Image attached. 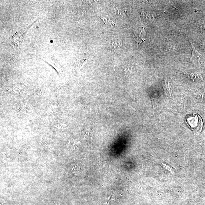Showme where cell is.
Instances as JSON below:
<instances>
[{
  "label": "cell",
  "mask_w": 205,
  "mask_h": 205,
  "mask_svg": "<svg viewBox=\"0 0 205 205\" xmlns=\"http://www.w3.org/2000/svg\"><path fill=\"white\" fill-rule=\"evenodd\" d=\"M53 127L57 130H62L67 128V125L65 123H57L53 125Z\"/></svg>",
  "instance_id": "obj_8"
},
{
  "label": "cell",
  "mask_w": 205,
  "mask_h": 205,
  "mask_svg": "<svg viewBox=\"0 0 205 205\" xmlns=\"http://www.w3.org/2000/svg\"><path fill=\"white\" fill-rule=\"evenodd\" d=\"M185 121L191 130L201 132L203 123L202 118L199 115L192 114L186 116Z\"/></svg>",
  "instance_id": "obj_1"
},
{
  "label": "cell",
  "mask_w": 205,
  "mask_h": 205,
  "mask_svg": "<svg viewBox=\"0 0 205 205\" xmlns=\"http://www.w3.org/2000/svg\"><path fill=\"white\" fill-rule=\"evenodd\" d=\"M49 93L48 90L46 87L42 88L39 91V94L41 97H46Z\"/></svg>",
  "instance_id": "obj_9"
},
{
  "label": "cell",
  "mask_w": 205,
  "mask_h": 205,
  "mask_svg": "<svg viewBox=\"0 0 205 205\" xmlns=\"http://www.w3.org/2000/svg\"><path fill=\"white\" fill-rule=\"evenodd\" d=\"M146 34V31L144 29L140 30V32L137 35L136 41L138 43H141L143 42L145 40L144 38Z\"/></svg>",
  "instance_id": "obj_6"
},
{
  "label": "cell",
  "mask_w": 205,
  "mask_h": 205,
  "mask_svg": "<svg viewBox=\"0 0 205 205\" xmlns=\"http://www.w3.org/2000/svg\"><path fill=\"white\" fill-rule=\"evenodd\" d=\"M121 45V41L118 39L112 40L110 43V46L111 49H113L114 51H117L120 49Z\"/></svg>",
  "instance_id": "obj_4"
},
{
  "label": "cell",
  "mask_w": 205,
  "mask_h": 205,
  "mask_svg": "<svg viewBox=\"0 0 205 205\" xmlns=\"http://www.w3.org/2000/svg\"><path fill=\"white\" fill-rule=\"evenodd\" d=\"M33 109V106L31 104L26 103L22 106L20 111L23 114H28L32 112Z\"/></svg>",
  "instance_id": "obj_3"
},
{
  "label": "cell",
  "mask_w": 205,
  "mask_h": 205,
  "mask_svg": "<svg viewBox=\"0 0 205 205\" xmlns=\"http://www.w3.org/2000/svg\"><path fill=\"white\" fill-rule=\"evenodd\" d=\"M58 107L57 105L53 104L50 105L47 109L46 113L47 115H51L55 113L57 111Z\"/></svg>",
  "instance_id": "obj_7"
},
{
  "label": "cell",
  "mask_w": 205,
  "mask_h": 205,
  "mask_svg": "<svg viewBox=\"0 0 205 205\" xmlns=\"http://www.w3.org/2000/svg\"><path fill=\"white\" fill-rule=\"evenodd\" d=\"M86 62L87 60L85 59H82V60H81L79 62L80 67L81 68L83 67V65L86 63Z\"/></svg>",
  "instance_id": "obj_10"
},
{
  "label": "cell",
  "mask_w": 205,
  "mask_h": 205,
  "mask_svg": "<svg viewBox=\"0 0 205 205\" xmlns=\"http://www.w3.org/2000/svg\"><path fill=\"white\" fill-rule=\"evenodd\" d=\"M163 87L166 95L168 97H171V91H170V85L167 79L164 80L163 81Z\"/></svg>",
  "instance_id": "obj_5"
},
{
  "label": "cell",
  "mask_w": 205,
  "mask_h": 205,
  "mask_svg": "<svg viewBox=\"0 0 205 205\" xmlns=\"http://www.w3.org/2000/svg\"><path fill=\"white\" fill-rule=\"evenodd\" d=\"M7 91H11L16 95L24 94L26 92V87L22 84H17L13 86L6 88Z\"/></svg>",
  "instance_id": "obj_2"
}]
</instances>
